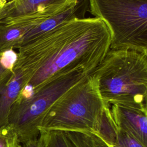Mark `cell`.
<instances>
[{
    "label": "cell",
    "mask_w": 147,
    "mask_h": 147,
    "mask_svg": "<svg viewBox=\"0 0 147 147\" xmlns=\"http://www.w3.org/2000/svg\"><path fill=\"white\" fill-rule=\"evenodd\" d=\"M107 103L92 74L72 87L52 106L40 126L41 131H88L94 133Z\"/></svg>",
    "instance_id": "cell-4"
},
{
    "label": "cell",
    "mask_w": 147,
    "mask_h": 147,
    "mask_svg": "<svg viewBox=\"0 0 147 147\" xmlns=\"http://www.w3.org/2000/svg\"><path fill=\"white\" fill-rule=\"evenodd\" d=\"M38 138L42 147H76L61 131H41Z\"/></svg>",
    "instance_id": "cell-12"
},
{
    "label": "cell",
    "mask_w": 147,
    "mask_h": 147,
    "mask_svg": "<svg viewBox=\"0 0 147 147\" xmlns=\"http://www.w3.org/2000/svg\"><path fill=\"white\" fill-rule=\"evenodd\" d=\"M27 83L25 75L13 65L0 78V127L7 125L11 107Z\"/></svg>",
    "instance_id": "cell-8"
},
{
    "label": "cell",
    "mask_w": 147,
    "mask_h": 147,
    "mask_svg": "<svg viewBox=\"0 0 147 147\" xmlns=\"http://www.w3.org/2000/svg\"><path fill=\"white\" fill-rule=\"evenodd\" d=\"M110 47V33L101 20L74 18L18 48L13 66L26 76L25 88L34 90L74 71L92 74Z\"/></svg>",
    "instance_id": "cell-1"
},
{
    "label": "cell",
    "mask_w": 147,
    "mask_h": 147,
    "mask_svg": "<svg viewBox=\"0 0 147 147\" xmlns=\"http://www.w3.org/2000/svg\"><path fill=\"white\" fill-rule=\"evenodd\" d=\"M7 2L6 1V0H0V5H3L5 4V3H6Z\"/></svg>",
    "instance_id": "cell-19"
},
{
    "label": "cell",
    "mask_w": 147,
    "mask_h": 147,
    "mask_svg": "<svg viewBox=\"0 0 147 147\" xmlns=\"http://www.w3.org/2000/svg\"><path fill=\"white\" fill-rule=\"evenodd\" d=\"M118 131L130 136L147 147L146 104L108 105Z\"/></svg>",
    "instance_id": "cell-7"
},
{
    "label": "cell",
    "mask_w": 147,
    "mask_h": 147,
    "mask_svg": "<svg viewBox=\"0 0 147 147\" xmlns=\"http://www.w3.org/2000/svg\"><path fill=\"white\" fill-rule=\"evenodd\" d=\"M13 1V0H6V2H9V1Z\"/></svg>",
    "instance_id": "cell-20"
},
{
    "label": "cell",
    "mask_w": 147,
    "mask_h": 147,
    "mask_svg": "<svg viewBox=\"0 0 147 147\" xmlns=\"http://www.w3.org/2000/svg\"><path fill=\"white\" fill-rule=\"evenodd\" d=\"M90 75L82 70L74 71L34 90L24 88L11 106L7 122L19 143L38 138L39 126L52 106L68 90Z\"/></svg>",
    "instance_id": "cell-3"
},
{
    "label": "cell",
    "mask_w": 147,
    "mask_h": 147,
    "mask_svg": "<svg viewBox=\"0 0 147 147\" xmlns=\"http://www.w3.org/2000/svg\"><path fill=\"white\" fill-rule=\"evenodd\" d=\"M78 0H13L12 7L1 23L38 24L77 2Z\"/></svg>",
    "instance_id": "cell-6"
},
{
    "label": "cell",
    "mask_w": 147,
    "mask_h": 147,
    "mask_svg": "<svg viewBox=\"0 0 147 147\" xmlns=\"http://www.w3.org/2000/svg\"><path fill=\"white\" fill-rule=\"evenodd\" d=\"M4 53H0V78L2 77V76L5 74V73L6 72V71L8 69L13 67H9L7 65L5 64V63H4L3 61Z\"/></svg>",
    "instance_id": "cell-18"
},
{
    "label": "cell",
    "mask_w": 147,
    "mask_h": 147,
    "mask_svg": "<svg viewBox=\"0 0 147 147\" xmlns=\"http://www.w3.org/2000/svg\"><path fill=\"white\" fill-rule=\"evenodd\" d=\"M88 8V0H78L76 3L63 11L43 20L28 30L23 37L21 47L55 28L64 22L74 18H84Z\"/></svg>",
    "instance_id": "cell-9"
},
{
    "label": "cell",
    "mask_w": 147,
    "mask_h": 147,
    "mask_svg": "<svg viewBox=\"0 0 147 147\" xmlns=\"http://www.w3.org/2000/svg\"><path fill=\"white\" fill-rule=\"evenodd\" d=\"M90 12L110 36V49L147 53V0H88Z\"/></svg>",
    "instance_id": "cell-5"
},
{
    "label": "cell",
    "mask_w": 147,
    "mask_h": 147,
    "mask_svg": "<svg viewBox=\"0 0 147 147\" xmlns=\"http://www.w3.org/2000/svg\"><path fill=\"white\" fill-rule=\"evenodd\" d=\"M13 5V1L7 2L5 4L0 5V23L6 18L10 11Z\"/></svg>",
    "instance_id": "cell-16"
},
{
    "label": "cell",
    "mask_w": 147,
    "mask_h": 147,
    "mask_svg": "<svg viewBox=\"0 0 147 147\" xmlns=\"http://www.w3.org/2000/svg\"><path fill=\"white\" fill-rule=\"evenodd\" d=\"M19 144L16 136L7 125L0 127V147H17Z\"/></svg>",
    "instance_id": "cell-14"
},
{
    "label": "cell",
    "mask_w": 147,
    "mask_h": 147,
    "mask_svg": "<svg viewBox=\"0 0 147 147\" xmlns=\"http://www.w3.org/2000/svg\"><path fill=\"white\" fill-rule=\"evenodd\" d=\"M118 139L111 147H145L137 140L122 131H118Z\"/></svg>",
    "instance_id": "cell-15"
},
{
    "label": "cell",
    "mask_w": 147,
    "mask_h": 147,
    "mask_svg": "<svg viewBox=\"0 0 147 147\" xmlns=\"http://www.w3.org/2000/svg\"><path fill=\"white\" fill-rule=\"evenodd\" d=\"M76 147H111L91 132L64 131Z\"/></svg>",
    "instance_id": "cell-13"
},
{
    "label": "cell",
    "mask_w": 147,
    "mask_h": 147,
    "mask_svg": "<svg viewBox=\"0 0 147 147\" xmlns=\"http://www.w3.org/2000/svg\"><path fill=\"white\" fill-rule=\"evenodd\" d=\"M34 25L33 23H0V53L18 49L24 34Z\"/></svg>",
    "instance_id": "cell-10"
},
{
    "label": "cell",
    "mask_w": 147,
    "mask_h": 147,
    "mask_svg": "<svg viewBox=\"0 0 147 147\" xmlns=\"http://www.w3.org/2000/svg\"><path fill=\"white\" fill-rule=\"evenodd\" d=\"M92 74L107 104H146L147 53L110 49Z\"/></svg>",
    "instance_id": "cell-2"
},
{
    "label": "cell",
    "mask_w": 147,
    "mask_h": 147,
    "mask_svg": "<svg viewBox=\"0 0 147 147\" xmlns=\"http://www.w3.org/2000/svg\"><path fill=\"white\" fill-rule=\"evenodd\" d=\"M94 134L110 146H113L117 141L118 133L111 116L108 104L101 113Z\"/></svg>",
    "instance_id": "cell-11"
},
{
    "label": "cell",
    "mask_w": 147,
    "mask_h": 147,
    "mask_svg": "<svg viewBox=\"0 0 147 147\" xmlns=\"http://www.w3.org/2000/svg\"><path fill=\"white\" fill-rule=\"evenodd\" d=\"M17 147H42L39 138L32 140L22 144H19Z\"/></svg>",
    "instance_id": "cell-17"
}]
</instances>
